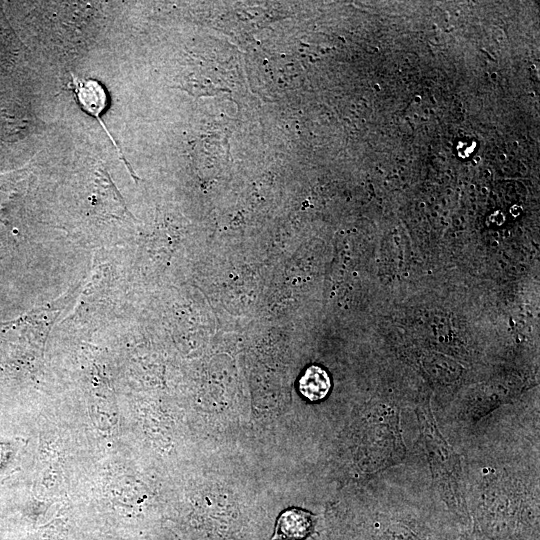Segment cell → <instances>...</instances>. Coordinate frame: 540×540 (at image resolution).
I'll return each instance as SVG.
<instances>
[{
	"instance_id": "cell-2",
	"label": "cell",
	"mask_w": 540,
	"mask_h": 540,
	"mask_svg": "<svg viewBox=\"0 0 540 540\" xmlns=\"http://www.w3.org/2000/svg\"><path fill=\"white\" fill-rule=\"evenodd\" d=\"M331 387L327 372L316 365L306 369L299 381V389L303 396L311 401L323 399Z\"/></svg>"
},
{
	"instance_id": "cell-1",
	"label": "cell",
	"mask_w": 540,
	"mask_h": 540,
	"mask_svg": "<svg viewBox=\"0 0 540 540\" xmlns=\"http://www.w3.org/2000/svg\"><path fill=\"white\" fill-rule=\"evenodd\" d=\"M70 88L73 91V94L79 106L82 108L83 111L91 115L99 122V124L102 126L105 133L109 137L110 141L116 148L119 157L125 162L126 167L133 174V171L130 168L128 162L125 160L121 149L119 148L116 141L110 134L108 128L106 127L105 123L101 119L100 115L105 111L108 101L107 93L102 84L95 79H81L71 73Z\"/></svg>"
},
{
	"instance_id": "cell-3",
	"label": "cell",
	"mask_w": 540,
	"mask_h": 540,
	"mask_svg": "<svg viewBox=\"0 0 540 540\" xmlns=\"http://www.w3.org/2000/svg\"><path fill=\"white\" fill-rule=\"evenodd\" d=\"M313 526V516L302 510H288L278 522L279 534L288 539H300L308 535Z\"/></svg>"
}]
</instances>
